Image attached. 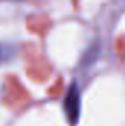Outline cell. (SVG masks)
I'll list each match as a JSON object with an SVG mask.
<instances>
[{"label":"cell","instance_id":"obj_1","mask_svg":"<svg viewBox=\"0 0 125 126\" xmlns=\"http://www.w3.org/2000/svg\"><path fill=\"white\" fill-rule=\"evenodd\" d=\"M65 110H66V114L69 116V120L74 123L75 119L78 117V110H80V94L75 85H72V88L69 90V93L66 95Z\"/></svg>","mask_w":125,"mask_h":126}]
</instances>
